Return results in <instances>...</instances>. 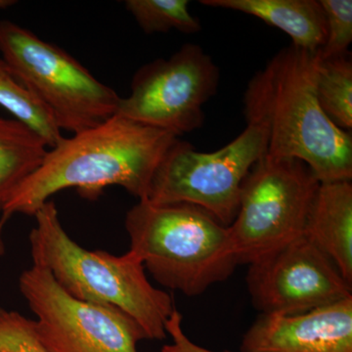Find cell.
I'll use <instances>...</instances> for the list:
<instances>
[{"mask_svg":"<svg viewBox=\"0 0 352 352\" xmlns=\"http://www.w3.org/2000/svg\"><path fill=\"white\" fill-rule=\"evenodd\" d=\"M19 289L48 352H138L139 342L147 340L122 310L74 298L41 266L32 264L23 271Z\"/></svg>","mask_w":352,"mask_h":352,"instance_id":"8","label":"cell"},{"mask_svg":"<svg viewBox=\"0 0 352 352\" xmlns=\"http://www.w3.org/2000/svg\"><path fill=\"white\" fill-rule=\"evenodd\" d=\"M15 3L16 1H13V0H0V9H6Z\"/></svg>","mask_w":352,"mask_h":352,"instance_id":"22","label":"cell"},{"mask_svg":"<svg viewBox=\"0 0 352 352\" xmlns=\"http://www.w3.org/2000/svg\"><path fill=\"white\" fill-rule=\"evenodd\" d=\"M326 20L327 36L321 48V59L349 53L352 43L351 0H319Z\"/></svg>","mask_w":352,"mask_h":352,"instance_id":"18","label":"cell"},{"mask_svg":"<svg viewBox=\"0 0 352 352\" xmlns=\"http://www.w3.org/2000/svg\"><path fill=\"white\" fill-rule=\"evenodd\" d=\"M0 53L61 131L80 133L117 115L120 97L115 90L66 51L29 30L0 21Z\"/></svg>","mask_w":352,"mask_h":352,"instance_id":"5","label":"cell"},{"mask_svg":"<svg viewBox=\"0 0 352 352\" xmlns=\"http://www.w3.org/2000/svg\"><path fill=\"white\" fill-rule=\"evenodd\" d=\"M124 226L129 252L157 283L183 295L201 296L239 265L228 227L196 206L139 200Z\"/></svg>","mask_w":352,"mask_h":352,"instance_id":"4","label":"cell"},{"mask_svg":"<svg viewBox=\"0 0 352 352\" xmlns=\"http://www.w3.org/2000/svg\"><path fill=\"white\" fill-rule=\"evenodd\" d=\"M245 282L261 314H300L352 296V285L305 236L249 264Z\"/></svg>","mask_w":352,"mask_h":352,"instance_id":"10","label":"cell"},{"mask_svg":"<svg viewBox=\"0 0 352 352\" xmlns=\"http://www.w3.org/2000/svg\"><path fill=\"white\" fill-rule=\"evenodd\" d=\"M188 0H127L126 10L145 34L175 30L192 34L201 31L200 20L189 11Z\"/></svg>","mask_w":352,"mask_h":352,"instance_id":"17","label":"cell"},{"mask_svg":"<svg viewBox=\"0 0 352 352\" xmlns=\"http://www.w3.org/2000/svg\"><path fill=\"white\" fill-rule=\"evenodd\" d=\"M265 152V133L254 126H247L214 152L196 151L177 139L157 168L144 200L196 206L222 226H230L239 210L242 183Z\"/></svg>","mask_w":352,"mask_h":352,"instance_id":"7","label":"cell"},{"mask_svg":"<svg viewBox=\"0 0 352 352\" xmlns=\"http://www.w3.org/2000/svg\"><path fill=\"white\" fill-rule=\"evenodd\" d=\"M2 228H3V224L0 222V258L6 254V242H4L3 231H2Z\"/></svg>","mask_w":352,"mask_h":352,"instance_id":"21","label":"cell"},{"mask_svg":"<svg viewBox=\"0 0 352 352\" xmlns=\"http://www.w3.org/2000/svg\"><path fill=\"white\" fill-rule=\"evenodd\" d=\"M0 352H48L41 344L34 320L0 307Z\"/></svg>","mask_w":352,"mask_h":352,"instance_id":"19","label":"cell"},{"mask_svg":"<svg viewBox=\"0 0 352 352\" xmlns=\"http://www.w3.org/2000/svg\"><path fill=\"white\" fill-rule=\"evenodd\" d=\"M0 106L55 147L64 138L50 111L34 97L22 80L0 58Z\"/></svg>","mask_w":352,"mask_h":352,"instance_id":"15","label":"cell"},{"mask_svg":"<svg viewBox=\"0 0 352 352\" xmlns=\"http://www.w3.org/2000/svg\"><path fill=\"white\" fill-rule=\"evenodd\" d=\"M200 3L258 18L288 34L292 45L310 52L320 51L327 36L325 16L317 0H201Z\"/></svg>","mask_w":352,"mask_h":352,"instance_id":"13","label":"cell"},{"mask_svg":"<svg viewBox=\"0 0 352 352\" xmlns=\"http://www.w3.org/2000/svg\"><path fill=\"white\" fill-rule=\"evenodd\" d=\"M303 236L326 254L352 285V185L320 183Z\"/></svg>","mask_w":352,"mask_h":352,"instance_id":"12","label":"cell"},{"mask_svg":"<svg viewBox=\"0 0 352 352\" xmlns=\"http://www.w3.org/2000/svg\"><path fill=\"white\" fill-rule=\"evenodd\" d=\"M177 139L119 115L64 138L6 201L0 222L15 214L34 217L51 196L68 188L95 200L104 189L117 185L144 200L157 168Z\"/></svg>","mask_w":352,"mask_h":352,"instance_id":"1","label":"cell"},{"mask_svg":"<svg viewBox=\"0 0 352 352\" xmlns=\"http://www.w3.org/2000/svg\"><path fill=\"white\" fill-rule=\"evenodd\" d=\"M320 53L289 45L271 58L248 83L247 126L263 129L273 157L303 162L320 183L351 182V132L342 131L319 105Z\"/></svg>","mask_w":352,"mask_h":352,"instance_id":"2","label":"cell"},{"mask_svg":"<svg viewBox=\"0 0 352 352\" xmlns=\"http://www.w3.org/2000/svg\"><path fill=\"white\" fill-rule=\"evenodd\" d=\"M320 182L300 160L264 154L241 187L230 226L238 263L251 264L302 237Z\"/></svg>","mask_w":352,"mask_h":352,"instance_id":"6","label":"cell"},{"mask_svg":"<svg viewBox=\"0 0 352 352\" xmlns=\"http://www.w3.org/2000/svg\"><path fill=\"white\" fill-rule=\"evenodd\" d=\"M319 105L342 131L352 129V60L351 53L321 59L316 80Z\"/></svg>","mask_w":352,"mask_h":352,"instance_id":"16","label":"cell"},{"mask_svg":"<svg viewBox=\"0 0 352 352\" xmlns=\"http://www.w3.org/2000/svg\"><path fill=\"white\" fill-rule=\"evenodd\" d=\"M46 153L47 145L36 132L19 120L0 118V212Z\"/></svg>","mask_w":352,"mask_h":352,"instance_id":"14","label":"cell"},{"mask_svg":"<svg viewBox=\"0 0 352 352\" xmlns=\"http://www.w3.org/2000/svg\"><path fill=\"white\" fill-rule=\"evenodd\" d=\"M241 352H352V296L300 314H261Z\"/></svg>","mask_w":352,"mask_h":352,"instance_id":"11","label":"cell"},{"mask_svg":"<svg viewBox=\"0 0 352 352\" xmlns=\"http://www.w3.org/2000/svg\"><path fill=\"white\" fill-rule=\"evenodd\" d=\"M182 322V315L175 307L166 325V335L170 336L171 342L164 344L161 352H219L199 346L193 340H190L183 330Z\"/></svg>","mask_w":352,"mask_h":352,"instance_id":"20","label":"cell"},{"mask_svg":"<svg viewBox=\"0 0 352 352\" xmlns=\"http://www.w3.org/2000/svg\"><path fill=\"white\" fill-rule=\"evenodd\" d=\"M219 78L212 57L198 44L185 43L168 59L136 72L117 115L179 138L203 126L204 105L217 94Z\"/></svg>","mask_w":352,"mask_h":352,"instance_id":"9","label":"cell"},{"mask_svg":"<svg viewBox=\"0 0 352 352\" xmlns=\"http://www.w3.org/2000/svg\"><path fill=\"white\" fill-rule=\"evenodd\" d=\"M34 217L32 264L50 271L74 298L122 310L147 340L166 339V322L175 305L166 291L150 283L138 256L129 251L122 256L87 251L65 230L54 201L44 204Z\"/></svg>","mask_w":352,"mask_h":352,"instance_id":"3","label":"cell"}]
</instances>
